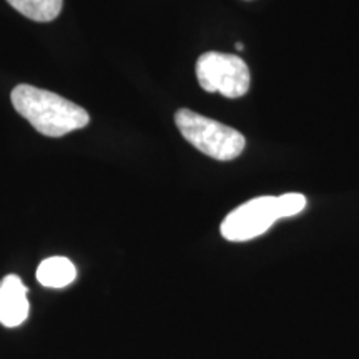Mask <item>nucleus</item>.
<instances>
[{"label": "nucleus", "instance_id": "nucleus-1", "mask_svg": "<svg viewBox=\"0 0 359 359\" xmlns=\"http://www.w3.org/2000/svg\"><path fill=\"white\" fill-rule=\"evenodd\" d=\"M11 98L15 110L45 137H64L90 122L87 110L77 103L32 85H17Z\"/></svg>", "mask_w": 359, "mask_h": 359}, {"label": "nucleus", "instance_id": "nucleus-2", "mask_svg": "<svg viewBox=\"0 0 359 359\" xmlns=\"http://www.w3.org/2000/svg\"><path fill=\"white\" fill-rule=\"evenodd\" d=\"M175 123L188 143L215 160H235L243 154L245 137L228 125L206 118L188 109L177 111Z\"/></svg>", "mask_w": 359, "mask_h": 359}, {"label": "nucleus", "instance_id": "nucleus-3", "mask_svg": "<svg viewBox=\"0 0 359 359\" xmlns=\"http://www.w3.org/2000/svg\"><path fill=\"white\" fill-rule=\"evenodd\" d=\"M196 79L206 92H218L226 98H240L250 90L248 65L230 53L206 52L196 62Z\"/></svg>", "mask_w": 359, "mask_h": 359}, {"label": "nucleus", "instance_id": "nucleus-4", "mask_svg": "<svg viewBox=\"0 0 359 359\" xmlns=\"http://www.w3.org/2000/svg\"><path fill=\"white\" fill-rule=\"evenodd\" d=\"M280 219L276 196H259L238 206L222 223V235L228 241H250L266 233Z\"/></svg>", "mask_w": 359, "mask_h": 359}, {"label": "nucleus", "instance_id": "nucleus-5", "mask_svg": "<svg viewBox=\"0 0 359 359\" xmlns=\"http://www.w3.org/2000/svg\"><path fill=\"white\" fill-rule=\"evenodd\" d=\"M29 316L27 288L19 276L7 275L0 281V323L17 327Z\"/></svg>", "mask_w": 359, "mask_h": 359}, {"label": "nucleus", "instance_id": "nucleus-6", "mask_svg": "<svg viewBox=\"0 0 359 359\" xmlns=\"http://www.w3.org/2000/svg\"><path fill=\"white\" fill-rule=\"evenodd\" d=\"M77 278V269L69 258L52 257L43 259L37 268V280L45 288H65Z\"/></svg>", "mask_w": 359, "mask_h": 359}, {"label": "nucleus", "instance_id": "nucleus-7", "mask_svg": "<svg viewBox=\"0 0 359 359\" xmlns=\"http://www.w3.org/2000/svg\"><path fill=\"white\" fill-rule=\"evenodd\" d=\"M11 6L35 22H52L62 12L64 0H7Z\"/></svg>", "mask_w": 359, "mask_h": 359}, {"label": "nucleus", "instance_id": "nucleus-8", "mask_svg": "<svg viewBox=\"0 0 359 359\" xmlns=\"http://www.w3.org/2000/svg\"><path fill=\"white\" fill-rule=\"evenodd\" d=\"M276 206L280 219L294 217L306 208V196L302 193H286V195L276 196Z\"/></svg>", "mask_w": 359, "mask_h": 359}, {"label": "nucleus", "instance_id": "nucleus-9", "mask_svg": "<svg viewBox=\"0 0 359 359\" xmlns=\"http://www.w3.org/2000/svg\"><path fill=\"white\" fill-rule=\"evenodd\" d=\"M236 48H238V50H243V43L238 42V43H236Z\"/></svg>", "mask_w": 359, "mask_h": 359}]
</instances>
